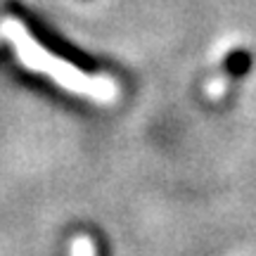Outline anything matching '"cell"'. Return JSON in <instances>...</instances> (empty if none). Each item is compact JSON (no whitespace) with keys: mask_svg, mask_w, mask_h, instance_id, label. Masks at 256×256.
<instances>
[{"mask_svg":"<svg viewBox=\"0 0 256 256\" xmlns=\"http://www.w3.org/2000/svg\"><path fill=\"white\" fill-rule=\"evenodd\" d=\"M2 31H5V36L14 43L19 60L26 64L28 69L48 74V76H50L52 81L60 83L62 88L81 92V95H88V98L100 100V102H110L112 98L116 95V88H114V83H112L107 76H88V74L78 72L74 64L64 62V60L55 57L52 52H48L46 48L40 46L36 38L24 28V24H19L17 19H8V22L2 24Z\"/></svg>","mask_w":256,"mask_h":256,"instance_id":"cell-1","label":"cell"},{"mask_svg":"<svg viewBox=\"0 0 256 256\" xmlns=\"http://www.w3.org/2000/svg\"><path fill=\"white\" fill-rule=\"evenodd\" d=\"M249 69V55L242 50H235L232 55L226 60V76L228 78H238Z\"/></svg>","mask_w":256,"mask_h":256,"instance_id":"cell-2","label":"cell"},{"mask_svg":"<svg viewBox=\"0 0 256 256\" xmlns=\"http://www.w3.org/2000/svg\"><path fill=\"white\" fill-rule=\"evenodd\" d=\"M72 254L74 256H95V247H92V242L88 238H78L74 242Z\"/></svg>","mask_w":256,"mask_h":256,"instance_id":"cell-3","label":"cell"}]
</instances>
